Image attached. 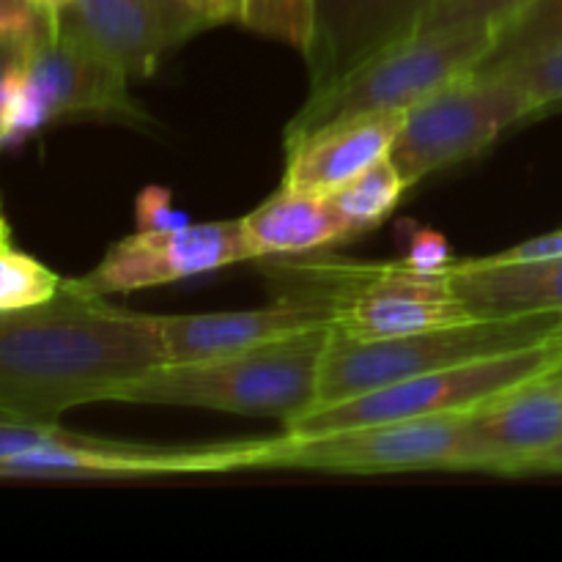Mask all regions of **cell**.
<instances>
[{
  "instance_id": "16",
  "label": "cell",
  "mask_w": 562,
  "mask_h": 562,
  "mask_svg": "<svg viewBox=\"0 0 562 562\" xmlns=\"http://www.w3.org/2000/svg\"><path fill=\"white\" fill-rule=\"evenodd\" d=\"M450 278L472 316L562 313V256L514 263L477 256L450 263Z\"/></svg>"
},
{
  "instance_id": "13",
  "label": "cell",
  "mask_w": 562,
  "mask_h": 562,
  "mask_svg": "<svg viewBox=\"0 0 562 562\" xmlns=\"http://www.w3.org/2000/svg\"><path fill=\"white\" fill-rule=\"evenodd\" d=\"M477 472L521 475L532 459L562 442V384L532 379L467 415Z\"/></svg>"
},
{
  "instance_id": "11",
  "label": "cell",
  "mask_w": 562,
  "mask_h": 562,
  "mask_svg": "<svg viewBox=\"0 0 562 562\" xmlns=\"http://www.w3.org/2000/svg\"><path fill=\"white\" fill-rule=\"evenodd\" d=\"M55 22L132 82L157 75L173 49L212 27L187 0H77Z\"/></svg>"
},
{
  "instance_id": "2",
  "label": "cell",
  "mask_w": 562,
  "mask_h": 562,
  "mask_svg": "<svg viewBox=\"0 0 562 562\" xmlns=\"http://www.w3.org/2000/svg\"><path fill=\"white\" fill-rule=\"evenodd\" d=\"M329 327L305 329L231 357L165 362L126 384L115 401L269 417L283 426L318 404Z\"/></svg>"
},
{
  "instance_id": "31",
  "label": "cell",
  "mask_w": 562,
  "mask_h": 562,
  "mask_svg": "<svg viewBox=\"0 0 562 562\" xmlns=\"http://www.w3.org/2000/svg\"><path fill=\"white\" fill-rule=\"evenodd\" d=\"M11 247V228L3 217V209H0V250Z\"/></svg>"
},
{
  "instance_id": "33",
  "label": "cell",
  "mask_w": 562,
  "mask_h": 562,
  "mask_svg": "<svg viewBox=\"0 0 562 562\" xmlns=\"http://www.w3.org/2000/svg\"><path fill=\"white\" fill-rule=\"evenodd\" d=\"M552 373H554V379H558V382L562 384V366H560V368H554V371H552Z\"/></svg>"
},
{
  "instance_id": "30",
  "label": "cell",
  "mask_w": 562,
  "mask_h": 562,
  "mask_svg": "<svg viewBox=\"0 0 562 562\" xmlns=\"http://www.w3.org/2000/svg\"><path fill=\"white\" fill-rule=\"evenodd\" d=\"M27 3L36 5V9L42 11V14L58 16L60 11H66L71 3H77V0H27Z\"/></svg>"
},
{
  "instance_id": "10",
  "label": "cell",
  "mask_w": 562,
  "mask_h": 562,
  "mask_svg": "<svg viewBox=\"0 0 562 562\" xmlns=\"http://www.w3.org/2000/svg\"><path fill=\"white\" fill-rule=\"evenodd\" d=\"M250 258L241 220L190 223L176 231H135L108 247L102 261L77 278V283L102 296L130 294L217 272Z\"/></svg>"
},
{
  "instance_id": "24",
  "label": "cell",
  "mask_w": 562,
  "mask_h": 562,
  "mask_svg": "<svg viewBox=\"0 0 562 562\" xmlns=\"http://www.w3.org/2000/svg\"><path fill=\"white\" fill-rule=\"evenodd\" d=\"M401 241H404V258L401 261L420 269V272H442L453 263L448 239L437 228L404 223L401 225Z\"/></svg>"
},
{
  "instance_id": "3",
  "label": "cell",
  "mask_w": 562,
  "mask_h": 562,
  "mask_svg": "<svg viewBox=\"0 0 562 562\" xmlns=\"http://www.w3.org/2000/svg\"><path fill=\"white\" fill-rule=\"evenodd\" d=\"M278 280L285 285V300L322 307L329 329L351 340L398 338L472 318L456 291L450 267L420 272L404 261H302L285 280Z\"/></svg>"
},
{
  "instance_id": "6",
  "label": "cell",
  "mask_w": 562,
  "mask_h": 562,
  "mask_svg": "<svg viewBox=\"0 0 562 562\" xmlns=\"http://www.w3.org/2000/svg\"><path fill=\"white\" fill-rule=\"evenodd\" d=\"M562 366V340L552 338L525 349L503 351L464 366L423 373L406 382L387 384L355 398L329 406H316L285 426V434L344 431V428L382 426V423L417 420V417H445L475 412L477 406L543 376Z\"/></svg>"
},
{
  "instance_id": "25",
  "label": "cell",
  "mask_w": 562,
  "mask_h": 562,
  "mask_svg": "<svg viewBox=\"0 0 562 562\" xmlns=\"http://www.w3.org/2000/svg\"><path fill=\"white\" fill-rule=\"evenodd\" d=\"M135 220L137 231H176L190 225L181 209L173 206V195L168 187H143V192L135 201Z\"/></svg>"
},
{
  "instance_id": "34",
  "label": "cell",
  "mask_w": 562,
  "mask_h": 562,
  "mask_svg": "<svg viewBox=\"0 0 562 562\" xmlns=\"http://www.w3.org/2000/svg\"><path fill=\"white\" fill-rule=\"evenodd\" d=\"M0 146H3V126H0Z\"/></svg>"
},
{
  "instance_id": "23",
  "label": "cell",
  "mask_w": 562,
  "mask_h": 562,
  "mask_svg": "<svg viewBox=\"0 0 562 562\" xmlns=\"http://www.w3.org/2000/svg\"><path fill=\"white\" fill-rule=\"evenodd\" d=\"M530 3L536 0H442L417 31L445 25H488L497 31Z\"/></svg>"
},
{
  "instance_id": "12",
  "label": "cell",
  "mask_w": 562,
  "mask_h": 562,
  "mask_svg": "<svg viewBox=\"0 0 562 562\" xmlns=\"http://www.w3.org/2000/svg\"><path fill=\"white\" fill-rule=\"evenodd\" d=\"M439 3L442 0H316L313 36L302 49L311 93L404 42Z\"/></svg>"
},
{
  "instance_id": "21",
  "label": "cell",
  "mask_w": 562,
  "mask_h": 562,
  "mask_svg": "<svg viewBox=\"0 0 562 562\" xmlns=\"http://www.w3.org/2000/svg\"><path fill=\"white\" fill-rule=\"evenodd\" d=\"M66 278L55 274L36 258L5 247L0 250V313L22 311L53 300Z\"/></svg>"
},
{
  "instance_id": "22",
  "label": "cell",
  "mask_w": 562,
  "mask_h": 562,
  "mask_svg": "<svg viewBox=\"0 0 562 562\" xmlns=\"http://www.w3.org/2000/svg\"><path fill=\"white\" fill-rule=\"evenodd\" d=\"M486 71H503V75H508L527 93L536 115L562 104V47L552 49V53L536 55V58L519 60V64H508Z\"/></svg>"
},
{
  "instance_id": "26",
  "label": "cell",
  "mask_w": 562,
  "mask_h": 562,
  "mask_svg": "<svg viewBox=\"0 0 562 562\" xmlns=\"http://www.w3.org/2000/svg\"><path fill=\"white\" fill-rule=\"evenodd\" d=\"M55 16L42 14L27 0H0V36L33 42Z\"/></svg>"
},
{
  "instance_id": "5",
  "label": "cell",
  "mask_w": 562,
  "mask_h": 562,
  "mask_svg": "<svg viewBox=\"0 0 562 562\" xmlns=\"http://www.w3.org/2000/svg\"><path fill=\"white\" fill-rule=\"evenodd\" d=\"M497 31L488 25H445L415 31L382 49L329 88L307 93L300 113L285 126L283 143L333 121L373 113H406L420 99L475 71L488 58Z\"/></svg>"
},
{
  "instance_id": "8",
  "label": "cell",
  "mask_w": 562,
  "mask_h": 562,
  "mask_svg": "<svg viewBox=\"0 0 562 562\" xmlns=\"http://www.w3.org/2000/svg\"><path fill=\"white\" fill-rule=\"evenodd\" d=\"M467 415L417 417L382 426L296 437L283 434L267 442L261 470H318L344 475L453 470L477 472ZM256 467V470H258Z\"/></svg>"
},
{
  "instance_id": "27",
  "label": "cell",
  "mask_w": 562,
  "mask_h": 562,
  "mask_svg": "<svg viewBox=\"0 0 562 562\" xmlns=\"http://www.w3.org/2000/svg\"><path fill=\"white\" fill-rule=\"evenodd\" d=\"M562 256V228L552 231V234L536 236V239H527L521 245L510 247V250L494 252V256H483L488 261L499 263H514V261H541V258H554Z\"/></svg>"
},
{
  "instance_id": "19",
  "label": "cell",
  "mask_w": 562,
  "mask_h": 562,
  "mask_svg": "<svg viewBox=\"0 0 562 562\" xmlns=\"http://www.w3.org/2000/svg\"><path fill=\"white\" fill-rule=\"evenodd\" d=\"M406 190H409V184L404 181V176L398 173L393 159L384 157L329 198L344 217L351 239H357V236L379 228L395 212Z\"/></svg>"
},
{
  "instance_id": "14",
  "label": "cell",
  "mask_w": 562,
  "mask_h": 562,
  "mask_svg": "<svg viewBox=\"0 0 562 562\" xmlns=\"http://www.w3.org/2000/svg\"><path fill=\"white\" fill-rule=\"evenodd\" d=\"M168 362H198L231 357L256 346L329 327L327 313L300 300H274L256 311L195 313V316H159Z\"/></svg>"
},
{
  "instance_id": "32",
  "label": "cell",
  "mask_w": 562,
  "mask_h": 562,
  "mask_svg": "<svg viewBox=\"0 0 562 562\" xmlns=\"http://www.w3.org/2000/svg\"><path fill=\"white\" fill-rule=\"evenodd\" d=\"M552 338L562 340V316H560V324H558V329H554V335H552Z\"/></svg>"
},
{
  "instance_id": "4",
  "label": "cell",
  "mask_w": 562,
  "mask_h": 562,
  "mask_svg": "<svg viewBox=\"0 0 562 562\" xmlns=\"http://www.w3.org/2000/svg\"><path fill=\"white\" fill-rule=\"evenodd\" d=\"M560 316L562 313L472 316L448 327L376 340H351L329 329L318 371L316 406L338 404L423 373L543 344L552 340Z\"/></svg>"
},
{
  "instance_id": "18",
  "label": "cell",
  "mask_w": 562,
  "mask_h": 562,
  "mask_svg": "<svg viewBox=\"0 0 562 562\" xmlns=\"http://www.w3.org/2000/svg\"><path fill=\"white\" fill-rule=\"evenodd\" d=\"M214 25H239L258 36L278 38L302 53L313 36L316 0H187Z\"/></svg>"
},
{
  "instance_id": "15",
  "label": "cell",
  "mask_w": 562,
  "mask_h": 562,
  "mask_svg": "<svg viewBox=\"0 0 562 562\" xmlns=\"http://www.w3.org/2000/svg\"><path fill=\"white\" fill-rule=\"evenodd\" d=\"M404 113H373L333 121L285 143L283 187L333 195L384 159L393 148Z\"/></svg>"
},
{
  "instance_id": "1",
  "label": "cell",
  "mask_w": 562,
  "mask_h": 562,
  "mask_svg": "<svg viewBox=\"0 0 562 562\" xmlns=\"http://www.w3.org/2000/svg\"><path fill=\"white\" fill-rule=\"evenodd\" d=\"M159 316L110 305L64 280L42 305L0 313V412L58 423L82 404L115 395L165 366Z\"/></svg>"
},
{
  "instance_id": "28",
  "label": "cell",
  "mask_w": 562,
  "mask_h": 562,
  "mask_svg": "<svg viewBox=\"0 0 562 562\" xmlns=\"http://www.w3.org/2000/svg\"><path fill=\"white\" fill-rule=\"evenodd\" d=\"M27 44L31 42L0 36V110H3L5 99H9L11 93V86H14L16 75H20L22 64H25Z\"/></svg>"
},
{
  "instance_id": "7",
  "label": "cell",
  "mask_w": 562,
  "mask_h": 562,
  "mask_svg": "<svg viewBox=\"0 0 562 562\" xmlns=\"http://www.w3.org/2000/svg\"><path fill=\"white\" fill-rule=\"evenodd\" d=\"M130 82L119 66L66 36L53 20L27 44L25 64L0 110L3 146L58 119L148 124V113L132 99Z\"/></svg>"
},
{
  "instance_id": "20",
  "label": "cell",
  "mask_w": 562,
  "mask_h": 562,
  "mask_svg": "<svg viewBox=\"0 0 562 562\" xmlns=\"http://www.w3.org/2000/svg\"><path fill=\"white\" fill-rule=\"evenodd\" d=\"M562 47V0H536L497 27L494 47L477 69H499Z\"/></svg>"
},
{
  "instance_id": "9",
  "label": "cell",
  "mask_w": 562,
  "mask_h": 562,
  "mask_svg": "<svg viewBox=\"0 0 562 562\" xmlns=\"http://www.w3.org/2000/svg\"><path fill=\"white\" fill-rule=\"evenodd\" d=\"M527 93L503 71H467L409 108L387 157L409 187L486 151L532 119Z\"/></svg>"
},
{
  "instance_id": "29",
  "label": "cell",
  "mask_w": 562,
  "mask_h": 562,
  "mask_svg": "<svg viewBox=\"0 0 562 562\" xmlns=\"http://www.w3.org/2000/svg\"><path fill=\"white\" fill-rule=\"evenodd\" d=\"M521 475H562V442L538 456V459H532L521 470Z\"/></svg>"
},
{
  "instance_id": "17",
  "label": "cell",
  "mask_w": 562,
  "mask_h": 562,
  "mask_svg": "<svg viewBox=\"0 0 562 562\" xmlns=\"http://www.w3.org/2000/svg\"><path fill=\"white\" fill-rule=\"evenodd\" d=\"M241 231L252 258L305 256L351 239L333 198L289 190L283 184L241 217Z\"/></svg>"
}]
</instances>
